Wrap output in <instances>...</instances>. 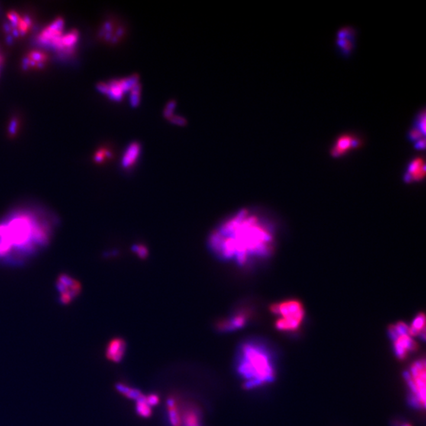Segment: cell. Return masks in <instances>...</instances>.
Masks as SVG:
<instances>
[{"label": "cell", "instance_id": "1", "mask_svg": "<svg viewBox=\"0 0 426 426\" xmlns=\"http://www.w3.org/2000/svg\"><path fill=\"white\" fill-rule=\"evenodd\" d=\"M273 233L266 222L248 210L238 211L213 230L208 248L224 262L245 266L268 257L273 249Z\"/></svg>", "mask_w": 426, "mask_h": 426}, {"label": "cell", "instance_id": "2", "mask_svg": "<svg viewBox=\"0 0 426 426\" xmlns=\"http://www.w3.org/2000/svg\"><path fill=\"white\" fill-rule=\"evenodd\" d=\"M53 225L48 216L22 208L0 220V261L21 262L47 246Z\"/></svg>", "mask_w": 426, "mask_h": 426}, {"label": "cell", "instance_id": "3", "mask_svg": "<svg viewBox=\"0 0 426 426\" xmlns=\"http://www.w3.org/2000/svg\"><path fill=\"white\" fill-rule=\"evenodd\" d=\"M234 369L246 390L272 383L276 377L273 356L267 345L259 340H245L239 345Z\"/></svg>", "mask_w": 426, "mask_h": 426}, {"label": "cell", "instance_id": "4", "mask_svg": "<svg viewBox=\"0 0 426 426\" xmlns=\"http://www.w3.org/2000/svg\"><path fill=\"white\" fill-rule=\"evenodd\" d=\"M425 361H416L409 372H404V379L411 390L410 404L414 408L421 409L425 407Z\"/></svg>", "mask_w": 426, "mask_h": 426}, {"label": "cell", "instance_id": "5", "mask_svg": "<svg viewBox=\"0 0 426 426\" xmlns=\"http://www.w3.org/2000/svg\"><path fill=\"white\" fill-rule=\"evenodd\" d=\"M139 83L137 75H132L121 79L111 80L108 82H101L97 85V90L108 97L111 101L120 102L127 92Z\"/></svg>", "mask_w": 426, "mask_h": 426}, {"label": "cell", "instance_id": "6", "mask_svg": "<svg viewBox=\"0 0 426 426\" xmlns=\"http://www.w3.org/2000/svg\"><path fill=\"white\" fill-rule=\"evenodd\" d=\"M56 289L59 294L60 303H71L82 291L81 284L68 274H61L56 282Z\"/></svg>", "mask_w": 426, "mask_h": 426}, {"label": "cell", "instance_id": "7", "mask_svg": "<svg viewBox=\"0 0 426 426\" xmlns=\"http://www.w3.org/2000/svg\"><path fill=\"white\" fill-rule=\"evenodd\" d=\"M127 30L126 26L117 21L109 19L104 21L99 31V37L106 43L115 45L123 41L127 36Z\"/></svg>", "mask_w": 426, "mask_h": 426}, {"label": "cell", "instance_id": "8", "mask_svg": "<svg viewBox=\"0 0 426 426\" xmlns=\"http://www.w3.org/2000/svg\"><path fill=\"white\" fill-rule=\"evenodd\" d=\"M64 20L58 17L37 35L36 42L39 45L52 49L56 41L64 33Z\"/></svg>", "mask_w": 426, "mask_h": 426}, {"label": "cell", "instance_id": "9", "mask_svg": "<svg viewBox=\"0 0 426 426\" xmlns=\"http://www.w3.org/2000/svg\"><path fill=\"white\" fill-rule=\"evenodd\" d=\"M357 32L352 26H343L336 33V43L339 53L349 58L356 48Z\"/></svg>", "mask_w": 426, "mask_h": 426}, {"label": "cell", "instance_id": "10", "mask_svg": "<svg viewBox=\"0 0 426 426\" xmlns=\"http://www.w3.org/2000/svg\"><path fill=\"white\" fill-rule=\"evenodd\" d=\"M362 146V140L359 136L351 133H346L336 139L332 146L330 153L333 157H342Z\"/></svg>", "mask_w": 426, "mask_h": 426}, {"label": "cell", "instance_id": "11", "mask_svg": "<svg viewBox=\"0 0 426 426\" xmlns=\"http://www.w3.org/2000/svg\"><path fill=\"white\" fill-rule=\"evenodd\" d=\"M8 23L6 26V31L14 37H22L30 31L33 26L31 18L28 15H21L16 11L7 14Z\"/></svg>", "mask_w": 426, "mask_h": 426}, {"label": "cell", "instance_id": "12", "mask_svg": "<svg viewBox=\"0 0 426 426\" xmlns=\"http://www.w3.org/2000/svg\"><path fill=\"white\" fill-rule=\"evenodd\" d=\"M271 311L275 315L282 316L283 318H295L303 321L305 310L301 302L296 300H289L280 303L273 304Z\"/></svg>", "mask_w": 426, "mask_h": 426}, {"label": "cell", "instance_id": "13", "mask_svg": "<svg viewBox=\"0 0 426 426\" xmlns=\"http://www.w3.org/2000/svg\"><path fill=\"white\" fill-rule=\"evenodd\" d=\"M250 314L246 311H239L232 316L224 319L217 324V329L221 333H230L243 328L247 324Z\"/></svg>", "mask_w": 426, "mask_h": 426}, {"label": "cell", "instance_id": "14", "mask_svg": "<svg viewBox=\"0 0 426 426\" xmlns=\"http://www.w3.org/2000/svg\"><path fill=\"white\" fill-rule=\"evenodd\" d=\"M127 342L120 337L111 339L105 349V357L113 363L122 362L127 351Z\"/></svg>", "mask_w": 426, "mask_h": 426}, {"label": "cell", "instance_id": "15", "mask_svg": "<svg viewBox=\"0 0 426 426\" xmlns=\"http://www.w3.org/2000/svg\"><path fill=\"white\" fill-rule=\"evenodd\" d=\"M79 40V33L77 30H72L66 33L57 40L52 49L59 52L60 55L69 56L72 54Z\"/></svg>", "mask_w": 426, "mask_h": 426}, {"label": "cell", "instance_id": "16", "mask_svg": "<svg viewBox=\"0 0 426 426\" xmlns=\"http://www.w3.org/2000/svg\"><path fill=\"white\" fill-rule=\"evenodd\" d=\"M394 350L395 356L399 360H404L407 354L418 350V345L411 339L409 335H402L394 340Z\"/></svg>", "mask_w": 426, "mask_h": 426}, {"label": "cell", "instance_id": "17", "mask_svg": "<svg viewBox=\"0 0 426 426\" xmlns=\"http://www.w3.org/2000/svg\"><path fill=\"white\" fill-rule=\"evenodd\" d=\"M425 163L423 158L416 157L413 159L407 166V172L404 175L406 182H419L425 176Z\"/></svg>", "mask_w": 426, "mask_h": 426}, {"label": "cell", "instance_id": "18", "mask_svg": "<svg viewBox=\"0 0 426 426\" xmlns=\"http://www.w3.org/2000/svg\"><path fill=\"white\" fill-rule=\"evenodd\" d=\"M141 153V146L137 141L131 142L124 151L121 159V166L125 170L134 168Z\"/></svg>", "mask_w": 426, "mask_h": 426}, {"label": "cell", "instance_id": "19", "mask_svg": "<svg viewBox=\"0 0 426 426\" xmlns=\"http://www.w3.org/2000/svg\"><path fill=\"white\" fill-rule=\"evenodd\" d=\"M49 56L42 51H32L25 56L22 60L24 69H40L47 63Z\"/></svg>", "mask_w": 426, "mask_h": 426}, {"label": "cell", "instance_id": "20", "mask_svg": "<svg viewBox=\"0 0 426 426\" xmlns=\"http://www.w3.org/2000/svg\"><path fill=\"white\" fill-rule=\"evenodd\" d=\"M182 426H202V415L197 406L190 404L182 411Z\"/></svg>", "mask_w": 426, "mask_h": 426}, {"label": "cell", "instance_id": "21", "mask_svg": "<svg viewBox=\"0 0 426 426\" xmlns=\"http://www.w3.org/2000/svg\"><path fill=\"white\" fill-rule=\"evenodd\" d=\"M168 421L172 426H182V411L178 407L175 397H169L167 400Z\"/></svg>", "mask_w": 426, "mask_h": 426}, {"label": "cell", "instance_id": "22", "mask_svg": "<svg viewBox=\"0 0 426 426\" xmlns=\"http://www.w3.org/2000/svg\"><path fill=\"white\" fill-rule=\"evenodd\" d=\"M424 328H425V316L421 313L418 316H416L412 325L409 327V336H422L423 340H424V336H425Z\"/></svg>", "mask_w": 426, "mask_h": 426}, {"label": "cell", "instance_id": "23", "mask_svg": "<svg viewBox=\"0 0 426 426\" xmlns=\"http://www.w3.org/2000/svg\"><path fill=\"white\" fill-rule=\"evenodd\" d=\"M115 389L119 393L121 394L122 395L129 398V399H131V400L136 401L144 395L140 392V390L132 388V387L128 386V385L123 383H117L115 385Z\"/></svg>", "mask_w": 426, "mask_h": 426}, {"label": "cell", "instance_id": "24", "mask_svg": "<svg viewBox=\"0 0 426 426\" xmlns=\"http://www.w3.org/2000/svg\"><path fill=\"white\" fill-rule=\"evenodd\" d=\"M136 414L140 418H148L153 414V407L148 404L146 395H143L135 401Z\"/></svg>", "mask_w": 426, "mask_h": 426}, {"label": "cell", "instance_id": "25", "mask_svg": "<svg viewBox=\"0 0 426 426\" xmlns=\"http://www.w3.org/2000/svg\"><path fill=\"white\" fill-rule=\"evenodd\" d=\"M302 321L295 318H280L276 323L278 330L284 332H293L298 329Z\"/></svg>", "mask_w": 426, "mask_h": 426}, {"label": "cell", "instance_id": "26", "mask_svg": "<svg viewBox=\"0 0 426 426\" xmlns=\"http://www.w3.org/2000/svg\"><path fill=\"white\" fill-rule=\"evenodd\" d=\"M402 335H409V327L405 323L398 322L388 327V336L392 341Z\"/></svg>", "mask_w": 426, "mask_h": 426}, {"label": "cell", "instance_id": "27", "mask_svg": "<svg viewBox=\"0 0 426 426\" xmlns=\"http://www.w3.org/2000/svg\"><path fill=\"white\" fill-rule=\"evenodd\" d=\"M412 126L415 127L416 128H418V130H421L423 134H425L426 113L425 109H424V108L420 110V111L416 114L415 117H414V121H413Z\"/></svg>", "mask_w": 426, "mask_h": 426}, {"label": "cell", "instance_id": "28", "mask_svg": "<svg viewBox=\"0 0 426 426\" xmlns=\"http://www.w3.org/2000/svg\"><path fill=\"white\" fill-rule=\"evenodd\" d=\"M141 99V86L140 83L134 85L130 91V103L133 108H136L139 105Z\"/></svg>", "mask_w": 426, "mask_h": 426}, {"label": "cell", "instance_id": "29", "mask_svg": "<svg viewBox=\"0 0 426 426\" xmlns=\"http://www.w3.org/2000/svg\"><path fill=\"white\" fill-rule=\"evenodd\" d=\"M425 137V134H423L421 130L416 128L414 126H411V128L408 130L407 133V139L410 142H412L413 144L418 141L420 139Z\"/></svg>", "mask_w": 426, "mask_h": 426}, {"label": "cell", "instance_id": "30", "mask_svg": "<svg viewBox=\"0 0 426 426\" xmlns=\"http://www.w3.org/2000/svg\"><path fill=\"white\" fill-rule=\"evenodd\" d=\"M111 156V153L109 149H106V148H101V149H98V151L94 155V160L97 163H102Z\"/></svg>", "mask_w": 426, "mask_h": 426}, {"label": "cell", "instance_id": "31", "mask_svg": "<svg viewBox=\"0 0 426 426\" xmlns=\"http://www.w3.org/2000/svg\"><path fill=\"white\" fill-rule=\"evenodd\" d=\"M175 106H176V102L175 101H169L163 110V116L168 120H170L174 116V110L175 109Z\"/></svg>", "mask_w": 426, "mask_h": 426}, {"label": "cell", "instance_id": "32", "mask_svg": "<svg viewBox=\"0 0 426 426\" xmlns=\"http://www.w3.org/2000/svg\"><path fill=\"white\" fill-rule=\"evenodd\" d=\"M146 400L151 407H155L159 404V396L156 393H151L146 395Z\"/></svg>", "mask_w": 426, "mask_h": 426}, {"label": "cell", "instance_id": "33", "mask_svg": "<svg viewBox=\"0 0 426 426\" xmlns=\"http://www.w3.org/2000/svg\"><path fill=\"white\" fill-rule=\"evenodd\" d=\"M133 250L135 253H137L139 256L142 257V258H144L147 256L148 254V250L144 246H141V245H136L133 247Z\"/></svg>", "mask_w": 426, "mask_h": 426}, {"label": "cell", "instance_id": "34", "mask_svg": "<svg viewBox=\"0 0 426 426\" xmlns=\"http://www.w3.org/2000/svg\"><path fill=\"white\" fill-rule=\"evenodd\" d=\"M414 149L417 150H424L425 149V137L420 139L418 141L414 143Z\"/></svg>", "mask_w": 426, "mask_h": 426}, {"label": "cell", "instance_id": "35", "mask_svg": "<svg viewBox=\"0 0 426 426\" xmlns=\"http://www.w3.org/2000/svg\"><path fill=\"white\" fill-rule=\"evenodd\" d=\"M169 120H171L174 124H176V125L179 126H184L185 125V123H186V121H185V119L182 118V117L180 116L172 117V118L170 119Z\"/></svg>", "mask_w": 426, "mask_h": 426}, {"label": "cell", "instance_id": "36", "mask_svg": "<svg viewBox=\"0 0 426 426\" xmlns=\"http://www.w3.org/2000/svg\"><path fill=\"white\" fill-rule=\"evenodd\" d=\"M16 127H17V123L15 121L12 122V123L11 124V127H10V131L11 133H15Z\"/></svg>", "mask_w": 426, "mask_h": 426}, {"label": "cell", "instance_id": "37", "mask_svg": "<svg viewBox=\"0 0 426 426\" xmlns=\"http://www.w3.org/2000/svg\"><path fill=\"white\" fill-rule=\"evenodd\" d=\"M402 426H412V425H411V424H407H407H402Z\"/></svg>", "mask_w": 426, "mask_h": 426}, {"label": "cell", "instance_id": "38", "mask_svg": "<svg viewBox=\"0 0 426 426\" xmlns=\"http://www.w3.org/2000/svg\"><path fill=\"white\" fill-rule=\"evenodd\" d=\"M1 62H2V58L0 56V64H1Z\"/></svg>", "mask_w": 426, "mask_h": 426}]
</instances>
